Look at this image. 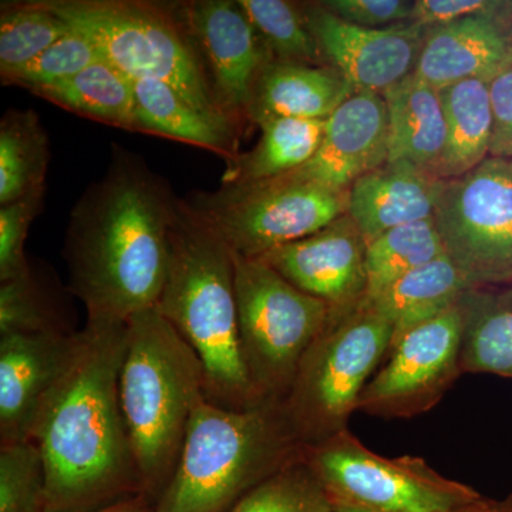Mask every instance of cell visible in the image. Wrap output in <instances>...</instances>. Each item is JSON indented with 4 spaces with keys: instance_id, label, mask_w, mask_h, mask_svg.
<instances>
[{
    "instance_id": "1",
    "label": "cell",
    "mask_w": 512,
    "mask_h": 512,
    "mask_svg": "<svg viewBox=\"0 0 512 512\" xmlns=\"http://www.w3.org/2000/svg\"><path fill=\"white\" fill-rule=\"evenodd\" d=\"M177 198L143 158L116 148L70 215L63 256L87 320L127 322L157 306L170 264Z\"/></svg>"
},
{
    "instance_id": "2",
    "label": "cell",
    "mask_w": 512,
    "mask_h": 512,
    "mask_svg": "<svg viewBox=\"0 0 512 512\" xmlns=\"http://www.w3.org/2000/svg\"><path fill=\"white\" fill-rule=\"evenodd\" d=\"M127 323L87 320L30 440L42 451L46 512H83L143 494L119 399Z\"/></svg>"
},
{
    "instance_id": "3",
    "label": "cell",
    "mask_w": 512,
    "mask_h": 512,
    "mask_svg": "<svg viewBox=\"0 0 512 512\" xmlns=\"http://www.w3.org/2000/svg\"><path fill=\"white\" fill-rule=\"evenodd\" d=\"M158 311L200 357L208 402L232 410L262 404L248 375L239 339L234 252L178 200L170 264Z\"/></svg>"
},
{
    "instance_id": "4",
    "label": "cell",
    "mask_w": 512,
    "mask_h": 512,
    "mask_svg": "<svg viewBox=\"0 0 512 512\" xmlns=\"http://www.w3.org/2000/svg\"><path fill=\"white\" fill-rule=\"evenodd\" d=\"M126 323L120 407L141 491L154 504L173 474L195 407L207 399L205 370L157 306Z\"/></svg>"
},
{
    "instance_id": "5",
    "label": "cell",
    "mask_w": 512,
    "mask_h": 512,
    "mask_svg": "<svg viewBox=\"0 0 512 512\" xmlns=\"http://www.w3.org/2000/svg\"><path fill=\"white\" fill-rule=\"evenodd\" d=\"M303 453L281 404L232 410L201 400L151 512H229Z\"/></svg>"
},
{
    "instance_id": "6",
    "label": "cell",
    "mask_w": 512,
    "mask_h": 512,
    "mask_svg": "<svg viewBox=\"0 0 512 512\" xmlns=\"http://www.w3.org/2000/svg\"><path fill=\"white\" fill-rule=\"evenodd\" d=\"M121 73L167 83L211 119L237 126L215 100L197 47L173 6L136 0H47Z\"/></svg>"
},
{
    "instance_id": "7",
    "label": "cell",
    "mask_w": 512,
    "mask_h": 512,
    "mask_svg": "<svg viewBox=\"0 0 512 512\" xmlns=\"http://www.w3.org/2000/svg\"><path fill=\"white\" fill-rule=\"evenodd\" d=\"M393 333L392 323L365 299L349 311L332 312L281 403L303 446L348 430L360 394L389 352Z\"/></svg>"
},
{
    "instance_id": "8",
    "label": "cell",
    "mask_w": 512,
    "mask_h": 512,
    "mask_svg": "<svg viewBox=\"0 0 512 512\" xmlns=\"http://www.w3.org/2000/svg\"><path fill=\"white\" fill-rule=\"evenodd\" d=\"M234 266L239 339L248 375L262 402L281 404L333 311L262 259L234 252Z\"/></svg>"
},
{
    "instance_id": "9",
    "label": "cell",
    "mask_w": 512,
    "mask_h": 512,
    "mask_svg": "<svg viewBox=\"0 0 512 512\" xmlns=\"http://www.w3.org/2000/svg\"><path fill=\"white\" fill-rule=\"evenodd\" d=\"M185 201L232 252L261 258L348 214L349 190L292 171L269 180L222 185Z\"/></svg>"
},
{
    "instance_id": "10",
    "label": "cell",
    "mask_w": 512,
    "mask_h": 512,
    "mask_svg": "<svg viewBox=\"0 0 512 512\" xmlns=\"http://www.w3.org/2000/svg\"><path fill=\"white\" fill-rule=\"evenodd\" d=\"M312 468L333 504L366 512H463L483 500L477 491L448 480L420 457L389 458L343 430L305 446Z\"/></svg>"
},
{
    "instance_id": "11",
    "label": "cell",
    "mask_w": 512,
    "mask_h": 512,
    "mask_svg": "<svg viewBox=\"0 0 512 512\" xmlns=\"http://www.w3.org/2000/svg\"><path fill=\"white\" fill-rule=\"evenodd\" d=\"M444 251L471 288L512 284V165L488 157L443 180L434 211Z\"/></svg>"
},
{
    "instance_id": "12",
    "label": "cell",
    "mask_w": 512,
    "mask_h": 512,
    "mask_svg": "<svg viewBox=\"0 0 512 512\" xmlns=\"http://www.w3.org/2000/svg\"><path fill=\"white\" fill-rule=\"evenodd\" d=\"M387 355L360 394L357 412L383 419H412L429 412L463 375L457 303L394 336Z\"/></svg>"
},
{
    "instance_id": "13",
    "label": "cell",
    "mask_w": 512,
    "mask_h": 512,
    "mask_svg": "<svg viewBox=\"0 0 512 512\" xmlns=\"http://www.w3.org/2000/svg\"><path fill=\"white\" fill-rule=\"evenodd\" d=\"M173 8L200 53L215 100L239 126L248 120L256 79L271 53L238 2L195 0Z\"/></svg>"
},
{
    "instance_id": "14",
    "label": "cell",
    "mask_w": 512,
    "mask_h": 512,
    "mask_svg": "<svg viewBox=\"0 0 512 512\" xmlns=\"http://www.w3.org/2000/svg\"><path fill=\"white\" fill-rule=\"evenodd\" d=\"M299 8L326 62L356 92L382 94L414 73L430 30L417 22L362 28L339 19L319 2L299 3Z\"/></svg>"
},
{
    "instance_id": "15",
    "label": "cell",
    "mask_w": 512,
    "mask_h": 512,
    "mask_svg": "<svg viewBox=\"0 0 512 512\" xmlns=\"http://www.w3.org/2000/svg\"><path fill=\"white\" fill-rule=\"evenodd\" d=\"M366 248L362 232L346 214L259 259L333 312H345L365 299Z\"/></svg>"
},
{
    "instance_id": "16",
    "label": "cell",
    "mask_w": 512,
    "mask_h": 512,
    "mask_svg": "<svg viewBox=\"0 0 512 512\" xmlns=\"http://www.w3.org/2000/svg\"><path fill=\"white\" fill-rule=\"evenodd\" d=\"M77 332L0 336V443L30 440L47 394L72 359Z\"/></svg>"
},
{
    "instance_id": "17",
    "label": "cell",
    "mask_w": 512,
    "mask_h": 512,
    "mask_svg": "<svg viewBox=\"0 0 512 512\" xmlns=\"http://www.w3.org/2000/svg\"><path fill=\"white\" fill-rule=\"evenodd\" d=\"M389 160V121L382 94L356 92L326 120L318 153L299 174L338 190Z\"/></svg>"
},
{
    "instance_id": "18",
    "label": "cell",
    "mask_w": 512,
    "mask_h": 512,
    "mask_svg": "<svg viewBox=\"0 0 512 512\" xmlns=\"http://www.w3.org/2000/svg\"><path fill=\"white\" fill-rule=\"evenodd\" d=\"M504 12L431 28L414 74L439 90L464 80L490 83L512 66V35Z\"/></svg>"
},
{
    "instance_id": "19",
    "label": "cell",
    "mask_w": 512,
    "mask_h": 512,
    "mask_svg": "<svg viewBox=\"0 0 512 512\" xmlns=\"http://www.w3.org/2000/svg\"><path fill=\"white\" fill-rule=\"evenodd\" d=\"M441 185L410 161H387L349 188L348 214L369 244L390 229L434 218Z\"/></svg>"
},
{
    "instance_id": "20",
    "label": "cell",
    "mask_w": 512,
    "mask_h": 512,
    "mask_svg": "<svg viewBox=\"0 0 512 512\" xmlns=\"http://www.w3.org/2000/svg\"><path fill=\"white\" fill-rule=\"evenodd\" d=\"M355 87L330 64L282 62L274 57L265 63L252 92L248 120H328Z\"/></svg>"
},
{
    "instance_id": "21",
    "label": "cell",
    "mask_w": 512,
    "mask_h": 512,
    "mask_svg": "<svg viewBox=\"0 0 512 512\" xmlns=\"http://www.w3.org/2000/svg\"><path fill=\"white\" fill-rule=\"evenodd\" d=\"M382 96L389 121L387 161L407 160L433 174L447 138L440 90L412 73Z\"/></svg>"
},
{
    "instance_id": "22",
    "label": "cell",
    "mask_w": 512,
    "mask_h": 512,
    "mask_svg": "<svg viewBox=\"0 0 512 512\" xmlns=\"http://www.w3.org/2000/svg\"><path fill=\"white\" fill-rule=\"evenodd\" d=\"M136 133L173 138L224 157H238L239 128L211 119L192 107L177 90L158 80L134 82Z\"/></svg>"
},
{
    "instance_id": "23",
    "label": "cell",
    "mask_w": 512,
    "mask_h": 512,
    "mask_svg": "<svg viewBox=\"0 0 512 512\" xmlns=\"http://www.w3.org/2000/svg\"><path fill=\"white\" fill-rule=\"evenodd\" d=\"M457 305L463 373L512 379V284L468 289Z\"/></svg>"
},
{
    "instance_id": "24",
    "label": "cell",
    "mask_w": 512,
    "mask_h": 512,
    "mask_svg": "<svg viewBox=\"0 0 512 512\" xmlns=\"http://www.w3.org/2000/svg\"><path fill=\"white\" fill-rule=\"evenodd\" d=\"M447 138L433 174L440 180L460 178L490 157L493 136L490 83L464 80L440 90Z\"/></svg>"
},
{
    "instance_id": "25",
    "label": "cell",
    "mask_w": 512,
    "mask_h": 512,
    "mask_svg": "<svg viewBox=\"0 0 512 512\" xmlns=\"http://www.w3.org/2000/svg\"><path fill=\"white\" fill-rule=\"evenodd\" d=\"M251 151L238 154L222 175V185L254 183L299 170L318 153L326 120L266 119Z\"/></svg>"
},
{
    "instance_id": "26",
    "label": "cell",
    "mask_w": 512,
    "mask_h": 512,
    "mask_svg": "<svg viewBox=\"0 0 512 512\" xmlns=\"http://www.w3.org/2000/svg\"><path fill=\"white\" fill-rule=\"evenodd\" d=\"M30 93L86 119L136 133L134 82L106 59L72 79Z\"/></svg>"
},
{
    "instance_id": "27",
    "label": "cell",
    "mask_w": 512,
    "mask_h": 512,
    "mask_svg": "<svg viewBox=\"0 0 512 512\" xmlns=\"http://www.w3.org/2000/svg\"><path fill=\"white\" fill-rule=\"evenodd\" d=\"M471 289L467 279L447 255L414 269L369 302L392 323L393 338L419 323L436 318L456 305Z\"/></svg>"
},
{
    "instance_id": "28",
    "label": "cell",
    "mask_w": 512,
    "mask_h": 512,
    "mask_svg": "<svg viewBox=\"0 0 512 512\" xmlns=\"http://www.w3.org/2000/svg\"><path fill=\"white\" fill-rule=\"evenodd\" d=\"M49 137L33 110H9L0 121V205L45 191Z\"/></svg>"
},
{
    "instance_id": "29",
    "label": "cell",
    "mask_w": 512,
    "mask_h": 512,
    "mask_svg": "<svg viewBox=\"0 0 512 512\" xmlns=\"http://www.w3.org/2000/svg\"><path fill=\"white\" fill-rule=\"evenodd\" d=\"M446 255L434 218L384 232L366 248V295L372 301L414 269Z\"/></svg>"
},
{
    "instance_id": "30",
    "label": "cell",
    "mask_w": 512,
    "mask_h": 512,
    "mask_svg": "<svg viewBox=\"0 0 512 512\" xmlns=\"http://www.w3.org/2000/svg\"><path fill=\"white\" fill-rule=\"evenodd\" d=\"M70 32L49 3H3L0 13V74L33 62Z\"/></svg>"
},
{
    "instance_id": "31",
    "label": "cell",
    "mask_w": 512,
    "mask_h": 512,
    "mask_svg": "<svg viewBox=\"0 0 512 512\" xmlns=\"http://www.w3.org/2000/svg\"><path fill=\"white\" fill-rule=\"evenodd\" d=\"M271 56L282 62L328 64L306 26L299 3L285 0H238Z\"/></svg>"
},
{
    "instance_id": "32",
    "label": "cell",
    "mask_w": 512,
    "mask_h": 512,
    "mask_svg": "<svg viewBox=\"0 0 512 512\" xmlns=\"http://www.w3.org/2000/svg\"><path fill=\"white\" fill-rule=\"evenodd\" d=\"M333 508L329 494L302 457L255 487L229 512H333Z\"/></svg>"
},
{
    "instance_id": "33",
    "label": "cell",
    "mask_w": 512,
    "mask_h": 512,
    "mask_svg": "<svg viewBox=\"0 0 512 512\" xmlns=\"http://www.w3.org/2000/svg\"><path fill=\"white\" fill-rule=\"evenodd\" d=\"M45 460L35 441L0 443V512H46Z\"/></svg>"
},
{
    "instance_id": "34",
    "label": "cell",
    "mask_w": 512,
    "mask_h": 512,
    "mask_svg": "<svg viewBox=\"0 0 512 512\" xmlns=\"http://www.w3.org/2000/svg\"><path fill=\"white\" fill-rule=\"evenodd\" d=\"M103 59L99 47L94 45L90 37L70 29L69 33L60 37L55 45L50 46L33 62L15 72L0 74V77L3 84L23 87L32 92L40 87L53 86L72 79Z\"/></svg>"
},
{
    "instance_id": "35",
    "label": "cell",
    "mask_w": 512,
    "mask_h": 512,
    "mask_svg": "<svg viewBox=\"0 0 512 512\" xmlns=\"http://www.w3.org/2000/svg\"><path fill=\"white\" fill-rule=\"evenodd\" d=\"M0 284V336L73 332L50 309L32 274Z\"/></svg>"
},
{
    "instance_id": "36",
    "label": "cell",
    "mask_w": 512,
    "mask_h": 512,
    "mask_svg": "<svg viewBox=\"0 0 512 512\" xmlns=\"http://www.w3.org/2000/svg\"><path fill=\"white\" fill-rule=\"evenodd\" d=\"M43 192L0 208V282L32 274L25 255L29 228L42 208Z\"/></svg>"
},
{
    "instance_id": "37",
    "label": "cell",
    "mask_w": 512,
    "mask_h": 512,
    "mask_svg": "<svg viewBox=\"0 0 512 512\" xmlns=\"http://www.w3.org/2000/svg\"><path fill=\"white\" fill-rule=\"evenodd\" d=\"M333 15L362 28L383 29L412 22L414 2L404 0H323Z\"/></svg>"
},
{
    "instance_id": "38",
    "label": "cell",
    "mask_w": 512,
    "mask_h": 512,
    "mask_svg": "<svg viewBox=\"0 0 512 512\" xmlns=\"http://www.w3.org/2000/svg\"><path fill=\"white\" fill-rule=\"evenodd\" d=\"M508 2L501 0H417L412 22L426 28L448 25L478 15H501Z\"/></svg>"
},
{
    "instance_id": "39",
    "label": "cell",
    "mask_w": 512,
    "mask_h": 512,
    "mask_svg": "<svg viewBox=\"0 0 512 512\" xmlns=\"http://www.w3.org/2000/svg\"><path fill=\"white\" fill-rule=\"evenodd\" d=\"M493 136L490 157L512 160V66L490 82Z\"/></svg>"
},
{
    "instance_id": "40",
    "label": "cell",
    "mask_w": 512,
    "mask_h": 512,
    "mask_svg": "<svg viewBox=\"0 0 512 512\" xmlns=\"http://www.w3.org/2000/svg\"><path fill=\"white\" fill-rule=\"evenodd\" d=\"M153 504L144 497L143 494L134 495V497L124 498L116 503L106 505V507L96 508V510L83 512H151Z\"/></svg>"
},
{
    "instance_id": "41",
    "label": "cell",
    "mask_w": 512,
    "mask_h": 512,
    "mask_svg": "<svg viewBox=\"0 0 512 512\" xmlns=\"http://www.w3.org/2000/svg\"><path fill=\"white\" fill-rule=\"evenodd\" d=\"M463 512H512V494L501 501H491L483 498L480 503Z\"/></svg>"
},
{
    "instance_id": "42",
    "label": "cell",
    "mask_w": 512,
    "mask_h": 512,
    "mask_svg": "<svg viewBox=\"0 0 512 512\" xmlns=\"http://www.w3.org/2000/svg\"><path fill=\"white\" fill-rule=\"evenodd\" d=\"M333 512H366V511L357 510V508L346 507V505L335 504V508H333Z\"/></svg>"
},
{
    "instance_id": "43",
    "label": "cell",
    "mask_w": 512,
    "mask_h": 512,
    "mask_svg": "<svg viewBox=\"0 0 512 512\" xmlns=\"http://www.w3.org/2000/svg\"><path fill=\"white\" fill-rule=\"evenodd\" d=\"M504 19L505 22L508 23V26H510L511 35H512V2H510V5H508L507 10L504 12Z\"/></svg>"
},
{
    "instance_id": "44",
    "label": "cell",
    "mask_w": 512,
    "mask_h": 512,
    "mask_svg": "<svg viewBox=\"0 0 512 512\" xmlns=\"http://www.w3.org/2000/svg\"><path fill=\"white\" fill-rule=\"evenodd\" d=\"M510 163H511V165H512V160H510Z\"/></svg>"
}]
</instances>
